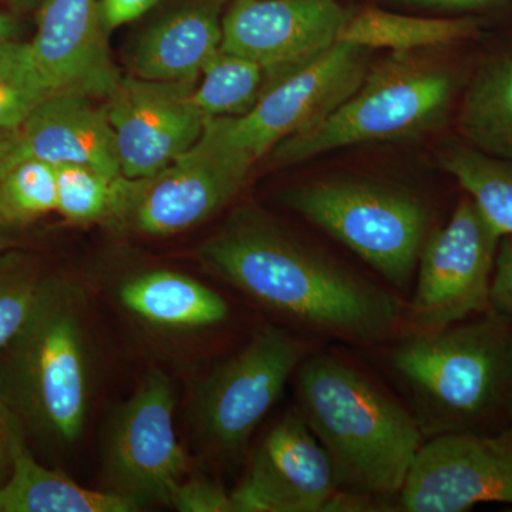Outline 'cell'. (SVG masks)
I'll use <instances>...</instances> for the list:
<instances>
[{"label":"cell","instance_id":"obj_1","mask_svg":"<svg viewBox=\"0 0 512 512\" xmlns=\"http://www.w3.org/2000/svg\"><path fill=\"white\" fill-rule=\"evenodd\" d=\"M202 264L229 285L320 335L373 343L392 336L402 302L258 212L238 211L202 245Z\"/></svg>","mask_w":512,"mask_h":512},{"label":"cell","instance_id":"obj_2","mask_svg":"<svg viewBox=\"0 0 512 512\" xmlns=\"http://www.w3.org/2000/svg\"><path fill=\"white\" fill-rule=\"evenodd\" d=\"M298 370L301 414L338 490L380 500L399 494L423 439L416 417L339 357L306 356Z\"/></svg>","mask_w":512,"mask_h":512},{"label":"cell","instance_id":"obj_3","mask_svg":"<svg viewBox=\"0 0 512 512\" xmlns=\"http://www.w3.org/2000/svg\"><path fill=\"white\" fill-rule=\"evenodd\" d=\"M86 325L82 291L47 276L29 318L0 350V399L25 429L60 444L82 436L92 399Z\"/></svg>","mask_w":512,"mask_h":512},{"label":"cell","instance_id":"obj_4","mask_svg":"<svg viewBox=\"0 0 512 512\" xmlns=\"http://www.w3.org/2000/svg\"><path fill=\"white\" fill-rule=\"evenodd\" d=\"M392 366L410 393L421 431H480L512 409V319L491 309L419 332L397 346Z\"/></svg>","mask_w":512,"mask_h":512},{"label":"cell","instance_id":"obj_5","mask_svg":"<svg viewBox=\"0 0 512 512\" xmlns=\"http://www.w3.org/2000/svg\"><path fill=\"white\" fill-rule=\"evenodd\" d=\"M454 87L441 67L396 53L332 113L281 141L272 150L275 161L302 163L338 148L420 136L446 117Z\"/></svg>","mask_w":512,"mask_h":512},{"label":"cell","instance_id":"obj_6","mask_svg":"<svg viewBox=\"0 0 512 512\" xmlns=\"http://www.w3.org/2000/svg\"><path fill=\"white\" fill-rule=\"evenodd\" d=\"M285 204L338 239L386 281L409 284L426 242L429 211L407 192L362 181H320L286 192Z\"/></svg>","mask_w":512,"mask_h":512},{"label":"cell","instance_id":"obj_7","mask_svg":"<svg viewBox=\"0 0 512 512\" xmlns=\"http://www.w3.org/2000/svg\"><path fill=\"white\" fill-rule=\"evenodd\" d=\"M370 49L336 42L311 62L266 83L248 113L211 117L202 133L252 167L285 138L332 113L359 89Z\"/></svg>","mask_w":512,"mask_h":512},{"label":"cell","instance_id":"obj_8","mask_svg":"<svg viewBox=\"0 0 512 512\" xmlns=\"http://www.w3.org/2000/svg\"><path fill=\"white\" fill-rule=\"evenodd\" d=\"M249 170V165L202 133L190 150L156 174L116 178L104 222L150 237L187 231L227 205Z\"/></svg>","mask_w":512,"mask_h":512},{"label":"cell","instance_id":"obj_9","mask_svg":"<svg viewBox=\"0 0 512 512\" xmlns=\"http://www.w3.org/2000/svg\"><path fill=\"white\" fill-rule=\"evenodd\" d=\"M501 235L470 197L424 242L409 319L434 332L491 311V279Z\"/></svg>","mask_w":512,"mask_h":512},{"label":"cell","instance_id":"obj_10","mask_svg":"<svg viewBox=\"0 0 512 512\" xmlns=\"http://www.w3.org/2000/svg\"><path fill=\"white\" fill-rule=\"evenodd\" d=\"M308 355V343L285 330H258L198 390L195 416L205 439L224 453H241Z\"/></svg>","mask_w":512,"mask_h":512},{"label":"cell","instance_id":"obj_11","mask_svg":"<svg viewBox=\"0 0 512 512\" xmlns=\"http://www.w3.org/2000/svg\"><path fill=\"white\" fill-rule=\"evenodd\" d=\"M173 382L154 370L111 417L104 467L113 493L137 504H167L175 485L187 477L190 460L174 429Z\"/></svg>","mask_w":512,"mask_h":512},{"label":"cell","instance_id":"obj_12","mask_svg":"<svg viewBox=\"0 0 512 512\" xmlns=\"http://www.w3.org/2000/svg\"><path fill=\"white\" fill-rule=\"evenodd\" d=\"M487 503L512 505V426L454 431L421 444L399 493L407 512H463Z\"/></svg>","mask_w":512,"mask_h":512},{"label":"cell","instance_id":"obj_13","mask_svg":"<svg viewBox=\"0 0 512 512\" xmlns=\"http://www.w3.org/2000/svg\"><path fill=\"white\" fill-rule=\"evenodd\" d=\"M198 79L121 77L104 106L123 177L156 174L197 143L207 121L192 99Z\"/></svg>","mask_w":512,"mask_h":512},{"label":"cell","instance_id":"obj_14","mask_svg":"<svg viewBox=\"0 0 512 512\" xmlns=\"http://www.w3.org/2000/svg\"><path fill=\"white\" fill-rule=\"evenodd\" d=\"M349 18L338 0H235L221 50L261 64L269 83L335 45Z\"/></svg>","mask_w":512,"mask_h":512},{"label":"cell","instance_id":"obj_15","mask_svg":"<svg viewBox=\"0 0 512 512\" xmlns=\"http://www.w3.org/2000/svg\"><path fill=\"white\" fill-rule=\"evenodd\" d=\"M338 491L328 454L301 413L275 424L256 448L234 512H323Z\"/></svg>","mask_w":512,"mask_h":512},{"label":"cell","instance_id":"obj_16","mask_svg":"<svg viewBox=\"0 0 512 512\" xmlns=\"http://www.w3.org/2000/svg\"><path fill=\"white\" fill-rule=\"evenodd\" d=\"M106 33L99 0H46L30 47L53 92L109 99L121 74Z\"/></svg>","mask_w":512,"mask_h":512},{"label":"cell","instance_id":"obj_17","mask_svg":"<svg viewBox=\"0 0 512 512\" xmlns=\"http://www.w3.org/2000/svg\"><path fill=\"white\" fill-rule=\"evenodd\" d=\"M20 154L53 165L80 164L121 175L116 136L106 106L74 92L50 94L19 128Z\"/></svg>","mask_w":512,"mask_h":512},{"label":"cell","instance_id":"obj_18","mask_svg":"<svg viewBox=\"0 0 512 512\" xmlns=\"http://www.w3.org/2000/svg\"><path fill=\"white\" fill-rule=\"evenodd\" d=\"M227 0H194L173 10L141 37L133 69L148 80L200 77L222 42V5Z\"/></svg>","mask_w":512,"mask_h":512},{"label":"cell","instance_id":"obj_19","mask_svg":"<svg viewBox=\"0 0 512 512\" xmlns=\"http://www.w3.org/2000/svg\"><path fill=\"white\" fill-rule=\"evenodd\" d=\"M117 296L134 318L165 332L214 328L229 315L228 303L220 293L173 271L131 276L120 285Z\"/></svg>","mask_w":512,"mask_h":512},{"label":"cell","instance_id":"obj_20","mask_svg":"<svg viewBox=\"0 0 512 512\" xmlns=\"http://www.w3.org/2000/svg\"><path fill=\"white\" fill-rule=\"evenodd\" d=\"M138 507L123 495L84 488L42 466L26 441L16 448L12 474L0 487V512H131Z\"/></svg>","mask_w":512,"mask_h":512},{"label":"cell","instance_id":"obj_21","mask_svg":"<svg viewBox=\"0 0 512 512\" xmlns=\"http://www.w3.org/2000/svg\"><path fill=\"white\" fill-rule=\"evenodd\" d=\"M457 124L478 153L512 161V50L478 70L461 101Z\"/></svg>","mask_w":512,"mask_h":512},{"label":"cell","instance_id":"obj_22","mask_svg":"<svg viewBox=\"0 0 512 512\" xmlns=\"http://www.w3.org/2000/svg\"><path fill=\"white\" fill-rule=\"evenodd\" d=\"M478 32L477 20L427 19L396 15L380 9H366L350 16L338 42L366 47L392 49L409 53L421 47L446 46L470 39Z\"/></svg>","mask_w":512,"mask_h":512},{"label":"cell","instance_id":"obj_23","mask_svg":"<svg viewBox=\"0 0 512 512\" xmlns=\"http://www.w3.org/2000/svg\"><path fill=\"white\" fill-rule=\"evenodd\" d=\"M200 76L192 99L207 119L248 113L268 82L261 64L221 49L208 60Z\"/></svg>","mask_w":512,"mask_h":512},{"label":"cell","instance_id":"obj_24","mask_svg":"<svg viewBox=\"0 0 512 512\" xmlns=\"http://www.w3.org/2000/svg\"><path fill=\"white\" fill-rule=\"evenodd\" d=\"M441 164L476 202L495 231L501 237L512 235V161L485 156L474 148H456Z\"/></svg>","mask_w":512,"mask_h":512},{"label":"cell","instance_id":"obj_25","mask_svg":"<svg viewBox=\"0 0 512 512\" xmlns=\"http://www.w3.org/2000/svg\"><path fill=\"white\" fill-rule=\"evenodd\" d=\"M33 57L30 43H0V130H19L53 94Z\"/></svg>","mask_w":512,"mask_h":512},{"label":"cell","instance_id":"obj_26","mask_svg":"<svg viewBox=\"0 0 512 512\" xmlns=\"http://www.w3.org/2000/svg\"><path fill=\"white\" fill-rule=\"evenodd\" d=\"M0 210L16 228L57 211L56 165L36 158L13 165L0 180Z\"/></svg>","mask_w":512,"mask_h":512},{"label":"cell","instance_id":"obj_27","mask_svg":"<svg viewBox=\"0 0 512 512\" xmlns=\"http://www.w3.org/2000/svg\"><path fill=\"white\" fill-rule=\"evenodd\" d=\"M46 278L32 256L0 252V350L29 318Z\"/></svg>","mask_w":512,"mask_h":512},{"label":"cell","instance_id":"obj_28","mask_svg":"<svg viewBox=\"0 0 512 512\" xmlns=\"http://www.w3.org/2000/svg\"><path fill=\"white\" fill-rule=\"evenodd\" d=\"M56 175L57 212L74 224L106 220L116 178L80 164L56 165Z\"/></svg>","mask_w":512,"mask_h":512},{"label":"cell","instance_id":"obj_29","mask_svg":"<svg viewBox=\"0 0 512 512\" xmlns=\"http://www.w3.org/2000/svg\"><path fill=\"white\" fill-rule=\"evenodd\" d=\"M167 505L181 512H234L231 494L207 477H185L171 491Z\"/></svg>","mask_w":512,"mask_h":512},{"label":"cell","instance_id":"obj_30","mask_svg":"<svg viewBox=\"0 0 512 512\" xmlns=\"http://www.w3.org/2000/svg\"><path fill=\"white\" fill-rule=\"evenodd\" d=\"M491 309L512 319V235L498 245L490 292Z\"/></svg>","mask_w":512,"mask_h":512},{"label":"cell","instance_id":"obj_31","mask_svg":"<svg viewBox=\"0 0 512 512\" xmlns=\"http://www.w3.org/2000/svg\"><path fill=\"white\" fill-rule=\"evenodd\" d=\"M22 421L0 399V487L8 481L13 470L16 448L25 440Z\"/></svg>","mask_w":512,"mask_h":512},{"label":"cell","instance_id":"obj_32","mask_svg":"<svg viewBox=\"0 0 512 512\" xmlns=\"http://www.w3.org/2000/svg\"><path fill=\"white\" fill-rule=\"evenodd\" d=\"M158 0H100V16L106 32L133 22L153 8Z\"/></svg>","mask_w":512,"mask_h":512},{"label":"cell","instance_id":"obj_33","mask_svg":"<svg viewBox=\"0 0 512 512\" xmlns=\"http://www.w3.org/2000/svg\"><path fill=\"white\" fill-rule=\"evenodd\" d=\"M20 160L19 130H0V180Z\"/></svg>","mask_w":512,"mask_h":512},{"label":"cell","instance_id":"obj_34","mask_svg":"<svg viewBox=\"0 0 512 512\" xmlns=\"http://www.w3.org/2000/svg\"><path fill=\"white\" fill-rule=\"evenodd\" d=\"M394 2L412 3V5L429 6V8L466 10L481 8L494 0H394Z\"/></svg>","mask_w":512,"mask_h":512},{"label":"cell","instance_id":"obj_35","mask_svg":"<svg viewBox=\"0 0 512 512\" xmlns=\"http://www.w3.org/2000/svg\"><path fill=\"white\" fill-rule=\"evenodd\" d=\"M19 228L13 227L3 217L2 210H0V252L9 251L12 248L13 242H15L16 231Z\"/></svg>","mask_w":512,"mask_h":512},{"label":"cell","instance_id":"obj_36","mask_svg":"<svg viewBox=\"0 0 512 512\" xmlns=\"http://www.w3.org/2000/svg\"><path fill=\"white\" fill-rule=\"evenodd\" d=\"M18 35V23L12 16L0 12V43L15 40Z\"/></svg>","mask_w":512,"mask_h":512},{"label":"cell","instance_id":"obj_37","mask_svg":"<svg viewBox=\"0 0 512 512\" xmlns=\"http://www.w3.org/2000/svg\"><path fill=\"white\" fill-rule=\"evenodd\" d=\"M10 2H12V5L15 6L16 9L28 10L36 6L40 0H10Z\"/></svg>","mask_w":512,"mask_h":512},{"label":"cell","instance_id":"obj_38","mask_svg":"<svg viewBox=\"0 0 512 512\" xmlns=\"http://www.w3.org/2000/svg\"><path fill=\"white\" fill-rule=\"evenodd\" d=\"M512 410V409H511Z\"/></svg>","mask_w":512,"mask_h":512}]
</instances>
